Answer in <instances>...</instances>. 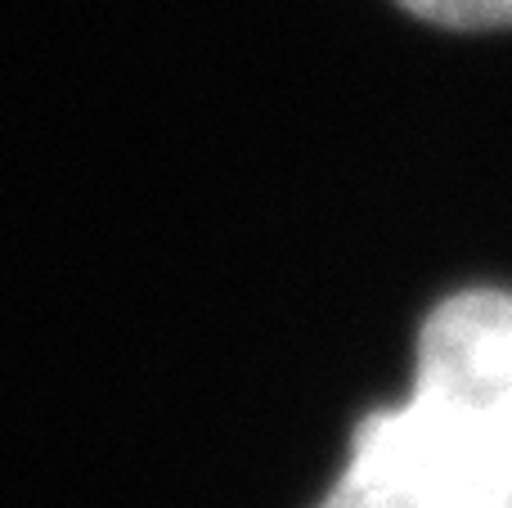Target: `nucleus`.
Wrapping results in <instances>:
<instances>
[{
    "label": "nucleus",
    "mask_w": 512,
    "mask_h": 508,
    "mask_svg": "<svg viewBox=\"0 0 512 508\" xmlns=\"http://www.w3.org/2000/svg\"><path fill=\"white\" fill-rule=\"evenodd\" d=\"M319 508H512V293L472 288L427 315L414 392L355 428Z\"/></svg>",
    "instance_id": "1"
},
{
    "label": "nucleus",
    "mask_w": 512,
    "mask_h": 508,
    "mask_svg": "<svg viewBox=\"0 0 512 508\" xmlns=\"http://www.w3.org/2000/svg\"><path fill=\"white\" fill-rule=\"evenodd\" d=\"M409 14L459 32H486V27H512V0H400Z\"/></svg>",
    "instance_id": "2"
}]
</instances>
